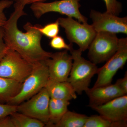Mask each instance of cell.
<instances>
[{"instance_id": "4316f807", "label": "cell", "mask_w": 127, "mask_h": 127, "mask_svg": "<svg viewBox=\"0 0 127 127\" xmlns=\"http://www.w3.org/2000/svg\"><path fill=\"white\" fill-rule=\"evenodd\" d=\"M0 127H15L10 115L0 118Z\"/></svg>"}, {"instance_id": "7402d4cb", "label": "cell", "mask_w": 127, "mask_h": 127, "mask_svg": "<svg viewBox=\"0 0 127 127\" xmlns=\"http://www.w3.org/2000/svg\"><path fill=\"white\" fill-rule=\"evenodd\" d=\"M103 0L106 4L107 12L117 16L122 11V4L117 0Z\"/></svg>"}, {"instance_id": "4fadbf2b", "label": "cell", "mask_w": 127, "mask_h": 127, "mask_svg": "<svg viewBox=\"0 0 127 127\" xmlns=\"http://www.w3.org/2000/svg\"><path fill=\"white\" fill-rule=\"evenodd\" d=\"M85 92L89 98V106L91 108L100 106L116 98L126 95L116 84L93 87Z\"/></svg>"}, {"instance_id": "484cf974", "label": "cell", "mask_w": 127, "mask_h": 127, "mask_svg": "<svg viewBox=\"0 0 127 127\" xmlns=\"http://www.w3.org/2000/svg\"><path fill=\"white\" fill-rule=\"evenodd\" d=\"M115 84L125 95L127 94V72L125 73L124 77L117 80Z\"/></svg>"}, {"instance_id": "83f0119b", "label": "cell", "mask_w": 127, "mask_h": 127, "mask_svg": "<svg viewBox=\"0 0 127 127\" xmlns=\"http://www.w3.org/2000/svg\"><path fill=\"white\" fill-rule=\"evenodd\" d=\"M15 4L25 7L26 5L32 4L35 2H43L46 0H15Z\"/></svg>"}, {"instance_id": "7a4b0ae2", "label": "cell", "mask_w": 127, "mask_h": 127, "mask_svg": "<svg viewBox=\"0 0 127 127\" xmlns=\"http://www.w3.org/2000/svg\"><path fill=\"white\" fill-rule=\"evenodd\" d=\"M73 59L72 66L67 81L71 84L76 93L81 95L90 86L91 79L97 74L96 64L82 56V52L79 49H73L70 52Z\"/></svg>"}, {"instance_id": "5bb4252c", "label": "cell", "mask_w": 127, "mask_h": 127, "mask_svg": "<svg viewBox=\"0 0 127 127\" xmlns=\"http://www.w3.org/2000/svg\"><path fill=\"white\" fill-rule=\"evenodd\" d=\"M45 88L51 98L70 101L77 97L76 93L67 81H58L49 78Z\"/></svg>"}, {"instance_id": "5b68a950", "label": "cell", "mask_w": 127, "mask_h": 127, "mask_svg": "<svg viewBox=\"0 0 127 127\" xmlns=\"http://www.w3.org/2000/svg\"><path fill=\"white\" fill-rule=\"evenodd\" d=\"M33 64L9 48L0 63V77L23 83L32 72Z\"/></svg>"}, {"instance_id": "ac0fdd59", "label": "cell", "mask_w": 127, "mask_h": 127, "mask_svg": "<svg viewBox=\"0 0 127 127\" xmlns=\"http://www.w3.org/2000/svg\"><path fill=\"white\" fill-rule=\"evenodd\" d=\"M15 127H43L45 124L39 120L16 112L10 115Z\"/></svg>"}, {"instance_id": "ba28073f", "label": "cell", "mask_w": 127, "mask_h": 127, "mask_svg": "<svg viewBox=\"0 0 127 127\" xmlns=\"http://www.w3.org/2000/svg\"><path fill=\"white\" fill-rule=\"evenodd\" d=\"M127 61V38L119 39L118 50L106 63L98 68L97 77L93 87L112 84L113 79L119 70L122 69Z\"/></svg>"}, {"instance_id": "d6986e66", "label": "cell", "mask_w": 127, "mask_h": 127, "mask_svg": "<svg viewBox=\"0 0 127 127\" xmlns=\"http://www.w3.org/2000/svg\"><path fill=\"white\" fill-rule=\"evenodd\" d=\"M127 122H113L100 115H93L88 117L83 127H126Z\"/></svg>"}, {"instance_id": "277c9868", "label": "cell", "mask_w": 127, "mask_h": 127, "mask_svg": "<svg viewBox=\"0 0 127 127\" xmlns=\"http://www.w3.org/2000/svg\"><path fill=\"white\" fill-rule=\"evenodd\" d=\"M59 26L65 30L67 37L70 43H75L82 52L88 49L97 32L92 25L75 20L72 17L58 18Z\"/></svg>"}, {"instance_id": "9c48e42d", "label": "cell", "mask_w": 127, "mask_h": 127, "mask_svg": "<svg viewBox=\"0 0 127 127\" xmlns=\"http://www.w3.org/2000/svg\"><path fill=\"white\" fill-rule=\"evenodd\" d=\"M50 98L44 88L26 102L17 105V112L37 119L46 125L49 121Z\"/></svg>"}, {"instance_id": "d4e9b609", "label": "cell", "mask_w": 127, "mask_h": 127, "mask_svg": "<svg viewBox=\"0 0 127 127\" xmlns=\"http://www.w3.org/2000/svg\"><path fill=\"white\" fill-rule=\"evenodd\" d=\"M4 30L3 27H0V63L4 58L9 47L4 40Z\"/></svg>"}, {"instance_id": "30bf717a", "label": "cell", "mask_w": 127, "mask_h": 127, "mask_svg": "<svg viewBox=\"0 0 127 127\" xmlns=\"http://www.w3.org/2000/svg\"><path fill=\"white\" fill-rule=\"evenodd\" d=\"M90 17L93 22L92 25L96 32L127 34V17H120L106 11L101 13L92 10Z\"/></svg>"}, {"instance_id": "7c38bea8", "label": "cell", "mask_w": 127, "mask_h": 127, "mask_svg": "<svg viewBox=\"0 0 127 127\" xmlns=\"http://www.w3.org/2000/svg\"><path fill=\"white\" fill-rule=\"evenodd\" d=\"M91 108L110 121L127 122V95L120 96L102 105Z\"/></svg>"}, {"instance_id": "cb8c5ba5", "label": "cell", "mask_w": 127, "mask_h": 127, "mask_svg": "<svg viewBox=\"0 0 127 127\" xmlns=\"http://www.w3.org/2000/svg\"><path fill=\"white\" fill-rule=\"evenodd\" d=\"M17 105L0 103V118L10 116L17 112Z\"/></svg>"}, {"instance_id": "603a6c76", "label": "cell", "mask_w": 127, "mask_h": 127, "mask_svg": "<svg viewBox=\"0 0 127 127\" xmlns=\"http://www.w3.org/2000/svg\"><path fill=\"white\" fill-rule=\"evenodd\" d=\"M13 1L1 0L0 1V27H3L7 19L4 13L5 9L10 7L13 4Z\"/></svg>"}, {"instance_id": "44dd1931", "label": "cell", "mask_w": 127, "mask_h": 127, "mask_svg": "<svg viewBox=\"0 0 127 127\" xmlns=\"http://www.w3.org/2000/svg\"><path fill=\"white\" fill-rule=\"evenodd\" d=\"M72 44H66L64 39L61 36L58 35L52 38L50 42V46L53 49L66 50L70 52L73 49Z\"/></svg>"}, {"instance_id": "9a60e30c", "label": "cell", "mask_w": 127, "mask_h": 127, "mask_svg": "<svg viewBox=\"0 0 127 127\" xmlns=\"http://www.w3.org/2000/svg\"><path fill=\"white\" fill-rule=\"evenodd\" d=\"M23 83L0 77V103L7 104L21 89Z\"/></svg>"}, {"instance_id": "8992f818", "label": "cell", "mask_w": 127, "mask_h": 127, "mask_svg": "<svg viewBox=\"0 0 127 127\" xmlns=\"http://www.w3.org/2000/svg\"><path fill=\"white\" fill-rule=\"evenodd\" d=\"M119 41L116 34L97 32L88 48L90 61L96 65L107 61L118 50Z\"/></svg>"}, {"instance_id": "8fae6325", "label": "cell", "mask_w": 127, "mask_h": 127, "mask_svg": "<svg viewBox=\"0 0 127 127\" xmlns=\"http://www.w3.org/2000/svg\"><path fill=\"white\" fill-rule=\"evenodd\" d=\"M67 50L53 53L45 61L50 79L60 82L67 81L72 66L73 59Z\"/></svg>"}, {"instance_id": "e0dca14e", "label": "cell", "mask_w": 127, "mask_h": 127, "mask_svg": "<svg viewBox=\"0 0 127 127\" xmlns=\"http://www.w3.org/2000/svg\"><path fill=\"white\" fill-rule=\"evenodd\" d=\"M88 117L68 110L54 127H83Z\"/></svg>"}, {"instance_id": "52a82bcc", "label": "cell", "mask_w": 127, "mask_h": 127, "mask_svg": "<svg viewBox=\"0 0 127 127\" xmlns=\"http://www.w3.org/2000/svg\"><path fill=\"white\" fill-rule=\"evenodd\" d=\"M80 0H61L50 2H39L31 5L32 10L37 18H40L44 14L55 12L65 15L68 17L76 18L81 23H87V19L79 11Z\"/></svg>"}, {"instance_id": "ffe728a7", "label": "cell", "mask_w": 127, "mask_h": 127, "mask_svg": "<svg viewBox=\"0 0 127 127\" xmlns=\"http://www.w3.org/2000/svg\"><path fill=\"white\" fill-rule=\"evenodd\" d=\"M37 28L42 35L49 38H53L58 35L59 31V25L58 21L49 23L43 27L36 25Z\"/></svg>"}, {"instance_id": "6da1fadb", "label": "cell", "mask_w": 127, "mask_h": 127, "mask_svg": "<svg viewBox=\"0 0 127 127\" xmlns=\"http://www.w3.org/2000/svg\"><path fill=\"white\" fill-rule=\"evenodd\" d=\"M14 7V11L3 26L4 40L6 45L32 64L50 58L52 53L45 51L42 47L41 40L43 35L37 28L36 25L33 26L27 22L23 26L25 32L18 29V19L27 14L24 11V7L15 4Z\"/></svg>"}, {"instance_id": "2e32d148", "label": "cell", "mask_w": 127, "mask_h": 127, "mask_svg": "<svg viewBox=\"0 0 127 127\" xmlns=\"http://www.w3.org/2000/svg\"><path fill=\"white\" fill-rule=\"evenodd\" d=\"M69 101L50 98L49 103V121L45 127H54L68 111Z\"/></svg>"}, {"instance_id": "3957f363", "label": "cell", "mask_w": 127, "mask_h": 127, "mask_svg": "<svg viewBox=\"0 0 127 127\" xmlns=\"http://www.w3.org/2000/svg\"><path fill=\"white\" fill-rule=\"evenodd\" d=\"M32 72L23 83L21 89L7 104L17 105L28 100L45 87L49 78L45 62L33 64Z\"/></svg>"}]
</instances>
